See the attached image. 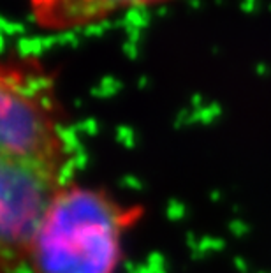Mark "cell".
<instances>
[{
  "instance_id": "cell-4",
  "label": "cell",
  "mask_w": 271,
  "mask_h": 273,
  "mask_svg": "<svg viewBox=\"0 0 271 273\" xmlns=\"http://www.w3.org/2000/svg\"><path fill=\"white\" fill-rule=\"evenodd\" d=\"M178 0H27L29 16L41 32L69 34L102 25L130 11L160 7Z\"/></svg>"
},
{
  "instance_id": "cell-2",
  "label": "cell",
  "mask_w": 271,
  "mask_h": 273,
  "mask_svg": "<svg viewBox=\"0 0 271 273\" xmlns=\"http://www.w3.org/2000/svg\"><path fill=\"white\" fill-rule=\"evenodd\" d=\"M74 155L57 74L35 55H7L0 67V157L72 173Z\"/></svg>"
},
{
  "instance_id": "cell-1",
  "label": "cell",
  "mask_w": 271,
  "mask_h": 273,
  "mask_svg": "<svg viewBox=\"0 0 271 273\" xmlns=\"http://www.w3.org/2000/svg\"><path fill=\"white\" fill-rule=\"evenodd\" d=\"M143 215L138 203L71 180L33 236L23 273H117L127 236Z\"/></svg>"
},
{
  "instance_id": "cell-3",
  "label": "cell",
  "mask_w": 271,
  "mask_h": 273,
  "mask_svg": "<svg viewBox=\"0 0 271 273\" xmlns=\"http://www.w3.org/2000/svg\"><path fill=\"white\" fill-rule=\"evenodd\" d=\"M72 173L46 164L0 157V266L23 273L29 248L51 203Z\"/></svg>"
}]
</instances>
